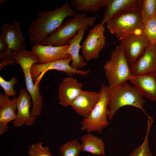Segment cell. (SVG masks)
I'll return each instance as SVG.
<instances>
[{
    "mask_svg": "<svg viewBox=\"0 0 156 156\" xmlns=\"http://www.w3.org/2000/svg\"><path fill=\"white\" fill-rule=\"evenodd\" d=\"M77 14L67 1L53 10L39 12L38 18L31 21L28 29L30 41L34 44H39L62 25L66 18Z\"/></svg>",
    "mask_w": 156,
    "mask_h": 156,
    "instance_id": "1",
    "label": "cell"
},
{
    "mask_svg": "<svg viewBox=\"0 0 156 156\" xmlns=\"http://www.w3.org/2000/svg\"><path fill=\"white\" fill-rule=\"evenodd\" d=\"M109 87V120H111L119 109L127 105L139 108L146 114L147 117L149 116L143 107L146 101L143 98L141 92L138 88L130 85L127 82Z\"/></svg>",
    "mask_w": 156,
    "mask_h": 156,
    "instance_id": "2",
    "label": "cell"
},
{
    "mask_svg": "<svg viewBox=\"0 0 156 156\" xmlns=\"http://www.w3.org/2000/svg\"><path fill=\"white\" fill-rule=\"evenodd\" d=\"M13 60L21 66L23 72L26 90L31 96L33 106L31 114L35 120L41 114L42 104V97L40 90V86L35 87L32 79L30 70L32 65L39 63L37 55L32 51L25 50L16 52L12 55Z\"/></svg>",
    "mask_w": 156,
    "mask_h": 156,
    "instance_id": "3",
    "label": "cell"
},
{
    "mask_svg": "<svg viewBox=\"0 0 156 156\" xmlns=\"http://www.w3.org/2000/svg\"><path fill=\"white\" fill-rule=\"evenodd\" d=\"M96 19V16L87 17L86 13L77 14L73 18L63 23L39 44L55 46L68 45L70 40L76 36L79 29L85 26H93Z\"/></svg>",
    "mask_w": 156,
    "mask_h": 156,
    "instance_id": "4",
    "label": "cell"
},
{
    "mask_svg": "<svg viewBox=\"0 0 156 156\" xmlns=\"http://www.w3.org/2000/svg\"><path fill=\"white\" fill-rule=\"evenodd\" d=\"M99 92L100 97L97 103L89 116L83 118L81 123V130L86 131L88 133L95 131L101 134L103 129L109 124L108 120V85L102 83Z\"/></svg>",
    "mask_w": 156,
    "mask_h": 156,
    "instance_id": "5",
    "label": "cell"
},
{
    "mask_svg": "<svg viewBox=\"0 0 156 156\" xmlns=\"http://www.w3.org/2000/svg\"><path fill=\"white\" fill-rule=\"evenodd\" d=\"M103 68L109 87L127 82L133 76L120 44L112 52L110 59L106 62Z\"/></svg>",
    "mask_w": 156,
    "mask_h": 156,
    "instance_id": "6",
    "label": "cell"
},
{
    "mask_svg": "<svg viewBox=\"0 0 156 156\" xmlns=\"http://www.w3.org/2000/svg\"><path fill=\"white\" fill-rule=\"evenodd\" d=\"M106 23L110 32L120 41L129 36L143 33L144 25L140 12L119 15L112 18Z\"/></svg>",
    "mask_w": 156,
    "mask_h": 156,
    "instance_id": "7",
    "label": "cell"
},
{
    "mask_svg": "<svg viewBox=\"0 0 156 156\" xmlns=\"http://www.w3.org/2000/svg\"><path fill=\"white\" fill-rule=\"evenodd\" d=\"M2 29L0 36L7 42L9 49L3 61L0 64L1 68L5 65L14 63L12 58L14 53L26 50L25 38L22 35L18 21H15L12 25L4 24Z\"/></svg>",
    "mask_w": 156,
    "mask_h": 156,
    "instance_id": "8",
    "label": "cell"
},
{
    "mask_svg": "<svg viewBox=\"0 0 156 156\" xmlns=\"http://www.w3.org/2000/svg\"><path fill=\"white\" fill-rule=\"evenodd\" d=\"M72 60L70 57L54 60L45 64H34L31 68L30 72L32 79L34 82L35 87H37L40 86L39 83L43 75L47 71L49 70L54 69L63 71L69 76L76 74L86 76L90 73L89 70H81L72 68L69 65V63Z\"/></svg>",
    "mask_w": 156,
    "mask_h": 156,
    "instance_id": "9",
    "label": "cell"
},
{
    "mask_svg": "<svg viewBox=\"0 0 156 156\" xmlns=\"http://www.w3.org/2000/svg\"><path fill=\"white\" fill-rule=\"evenodd\" d=\"M105 29L103 25L97 24L90 30L83 42L81 52L86 61L96 59L100 51L104 48L106 40Z\"/></svg>",
    "mask_w": 156,
    "mask_h": 156,
    "instance_id": "10",
    "label": "cell"
},
{
    "mask_svg": "<svg viewBox=\"0 0 156 156\" xmlns=\"http://www.w3.org/2000/svg\"><path fill=\"white\" fill-rule=\"evenodd\" d=\"M150 44L143 33L133 35L120 41L125 58L130 66L134 64Z\"/></svg>",
    "mask_w": 156,
    "mask_h": 156,
    "instance_id": "11",
    "label": "cell"
},
{
    "mask_svg": "<svg viewBox=\"0 0 156 156\" xmlns=\"http://www.w3.org/2000/svg\"><path fill=\"white\" fill-rule=\"evenodd\" d=\"M142 0H112L106 7L101 23H106L115 16L131 12H141Z\"/></svg>",
    "mask_w": 156,
    "mask_h": 156,
    "instance_id": "12",
    "label": "cell"
},
{
    "mask_svg": "<svg viewBox=\"0 0 156 156\" xmlns=\"http://www.w3.org/2000/svg\"><path fill=\"white\" fill-rule=\"evenodd\" d=\"M83 84L71 76L64 77L58 88L59 104L64 107L71 105L79 95Z\"/></svg>",
    "mask_w": 156,
    "mask_h": 156,
    "instance_id": "13",
    "label": "cell"
},
{
    "mask_svg": "<svg viewBox=\"0 0 156 156\" xmlns=\"http://www.w3.org/2000/svg\"><path fill=\"white\" fill-rule=\"evenodd\" d=\"M132 75L137 76L149 73H156V44H150L143 53L130 66Z\"/></svg>",
    "mask_w": 156,
    "mask_h": 156,
    "instance_id": "14",
    "label": "cell"
},
{
    "mask_svg": "<svg viewBox=\"0 0 156 156\" xmlns=\"http://www.w3.org/2000/svg\"><path fill=\"white\" fill-rule=\"evenodd\" d=\"M68 49V45L53 46L40 44H35L31 48L32 51L38 57L40 64L70 57Z\"/></svg>",
    "mask_w": 156,
    "mask_h": 156,
    "instance_id": "15",
    "label": "cell"
},
{
    "mask_svg": "<svg viewBox=\"0 0 156 156\" xmlns=\"http://www.w3.org/2000/svg\"><path fill=\"white\" fill-rule=\"evenodd\" d=\"M31 100V96L25 90L20 89L17 103V112L12 123L14 127H21L24 125L31 126L34 124V120L32 118L30 112Z\"/></svg>",
    "mask_w": 156,
    "mask_h": 156,
    "instance_id": "16",
    "label": "cell"
},
{
    "mask_svg": "<svg viewBox=\"0 0 156 156\" xmlns=\"http://www.w3.org/2000/svg\"><path fill=\"white\" fill-rule=\"evenodd\" d=\"M99 97V92L82 90L70 106L77 114L86 118L92 112Z\"/></svg>",
    "mask_w": 156,
    "mask_h": 156,
    "instance_id": "17",
    "label": "cell"
},
{
    "mask_svg": "<svg viewBox=\"0 0 156 156\" xmlns=\"http://www.w3.org/2000/svg\"><path fill=\"white\" fill-rule=\"evenodd\" d=\"M129 81L140 91L144 97L156 101V73L133 76Z\"/></svg>",
    "mask_w": 156,
    "mask_h": 156,
    "instance_id": "18",
    "label": "cell"
},
{
    "mask_svg": "<svg viewBox=\"0 0 156 156\" xmlns=\"http://www.w3.org/2000/svg\"><path fill=\"white\" fill-rule=\"evenodd\" d=\"M18 97L12 99L5 95L0 94V135L8 130V123L14 120L16 114Z\"/></svg>",
    "mask_w": 156,
    "mask_h": 156,
    "instance_id": "19",
    "label": "cell"
},
{
    "mask_svg": "<svg viewBox=\"0 0 156 156\" xmlns=\"http://www.w3.org/2000/svg\"><path fill=\"white\" fill-rule=\"evenodd\" d=\"M88 27L85 26L79 29L77 34L70 40L68 44V53L72 59L70 66L75 69H77L87 65L83 57L80 55L79 52L81 48L80 43Z\"/></svg>",
    "mask_w": 156,
    "mask_h": 156,
    "instance_id": "20",
    "label": "cell"
},
{
    "mask_svg": "<svg viewBox=\"0 0 156 156\" xmlns=\"http://www.w3.org/2000/svg\"><path fill=\"white\" fill-rule=\"evenodd\" d=\"M82 151L90 153L93 155H104L105 143L103 140L96 136L88 133L80 138Z\"/></svg>",
    "mask_w": 156,
    "mask_h": 156,
    "instance_id": "21",
    "label": "cell"
},
{
    "mask_svg": "<svg viewBox=\"0 0 156 156\" xmlns=\"http://www.w3.org/2000/svg\"><path fill=\"white\" fill-rule=\"evenodd\" d=\"M112 0H71L70 5L78 12H90L99 11L106 7Z\"/></svg>",
    "mask_w": 156,
    "mask_h": 156,
    "instance_id": "22",
    "label": "cell"
},
{
    "mask_svg": "<svg viewBox=\"0 0 156 156\" xmlns=\"http://www.w3.org/2000/svg\"><path fill=\"white\" fill-rule=\"evenodd\" d=\"M147 118V129L144 141L141 145L134 150L129 156H153L149 145V133L153 119L150 116Z\"/></svg>",
    "mask_w": 156,
    "mask_h": 156,
    "instance_id": "23",
    "label": "cell"
},
{
    "mask_svg": "<svg viewBox=\"0 0 156 156\" xmlns=\"http://www.w3.org/2000/svg\"><path fill=\"white\" fill-rule=\"evenodd\" d=\"M60 151L62 156H79L82 151L81 144L78 140L74 139L62 145Z\"/></svg>",
    "mask_w": 156,
    "mask_h": 156,
    "instance_id": "24",
    "label": "cell"
},
{
    "mask_svg": "<svg viewBox=\"0 0 156 156\" xmlns=\"http://www.w3.org/2000/svg\"><path fill=\"white\" fill-rule=\"evenodd\" d=\"M140 12L142 20L144 25L156 14V0H142Z\"/></svg>",
    "mask_w": 156,
    "mask_h": 156,
    "instance_id": "25",
    "label": "cell"
},
{
    "mask_svg": "<svg viewBox=\"0 0 156 156\" xmlns=\"http://www.w3.org/2000/svg\"><path fill=\"white\" fill-rule=\"evenodd\" d=\"M143 33L151 44H156V16H154L144 24Z\"/></svg>",
    "mask_w": 156,
    "mask_h": 156,
    "instance_id": "26",
    "label": "cell"
},
{
    "mask_svg": "<svg viewBox=\"0 0 156 156\" xmlns=\"http://www.w3.org/2000/svg\"><path fill=\"white\" fill-rule=\"evenodd\" d=\"M42 145L41 142L31 145L28 150V156H53L48 146L44 147Z\"/></svg>",
    "mask_w": 156,
    "mask_h": 156,
    "instance_id": "27",
    "label": "cell"
},
{
    "mask_svg": "<svg viewBox=\"0 0 156 156\" xmlns=\"http://www.w3.org/2000/svg\"><path fill=\"white\" fill-rule=\"evenodd\" d=\"M18 80L14 76L12 77L9 81H5L1 76H0V86L4 90L5 95L9 96H14L17 91L14 90L13 87Z\"/></svg>",
    "mask_w": 156,
    "mask_h": 156,
    "instance_id": "28",
    "label": "cell"
},
{
    "mask_svg": "<svg viewBox=\"0 0 156 156\" xmlns=\"http://www.w3.org/2000/svg\"><path fill=\"white\" fill-rule=\"evenodd\" d=\"M9 49L8 44L5 40L0 37V58L3 60Z\"/></svg>",
    "mask_w": 156,
    "mask_h": 156,
    "instance_id": "29",
    "label": "cell"
},
{
    "mask_svg": "<svg viewBox=\"0 0 156 156\" xmlns=\"http://www.w3.org/2000/svg\"><path fill=\"white\" fill-rule=\"evenodd\" d=\"M6 1V0H0V2L1 3H5Z\"/></svg>",
    "mask_w": 156,
    "mask_h": 156,
    "instance_id": "30",
    "label": "cell"
},
{
    "mask_svg": "<svg viewBox=\"0 0 156 156\" xmlns=\"http://www.w3.org/2000/svg\"><path fill=\"white\" fill-rule=\"evenodd\" d=\"M155 16H156V15H155Z\"/></svg>",
    "mask_w": 156,
    "mask_h": 156,
    "instance_id": "31",
    "label": "cell"
}]
</instances>
